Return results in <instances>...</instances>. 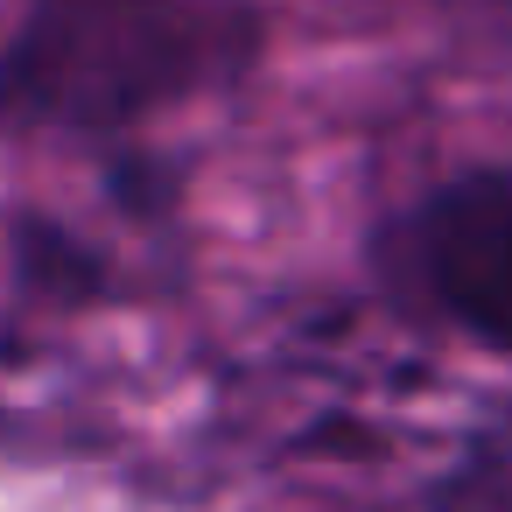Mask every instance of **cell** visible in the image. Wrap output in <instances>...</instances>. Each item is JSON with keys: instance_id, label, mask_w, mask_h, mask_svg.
Returning <instances> with one entry per match:
<instances>
[{"instance_id": "1", "label": "cell", "mask_w": 512, "mask_h": 512, "mask_svg": "<svg viewBox=\"0 0 512 512\" xmlns=\"http://www.w3.org/2000/svg\"><path fill=\"white\" fill-rule=\"evenodd\" d=\"M253 50L246 0H29L0 43V134L113 141L232 85Z\"/></svg>"}, {"instance_id": "2", "label": "cell", "mask_w": 512, "mask_h": 512, "mask_svg": "<svg viewBox=\"0 0 512 512\" xmlns=\"http://www.w3.org/2000/svg\"><path fill=\"white\" fill-rule=\"evenodd\" d=\"M386 260L428 316L512 358V169H470L421 197L393 225Z\"/></svg>"}, {"instance_id": "3", "label": "cell", "mask_w": 512, "mask_h": 512, "mask_svg": "<svg viewBox=\"0 0 512 512\" xmlns=\"http://www.w3.org/2000/svg\"><path fill=\"white\" fill-rule=\"evenodd\" d=\"M428 512H512V407L463 442V456L435 477Z\"/></svg>"}]
</instances>
